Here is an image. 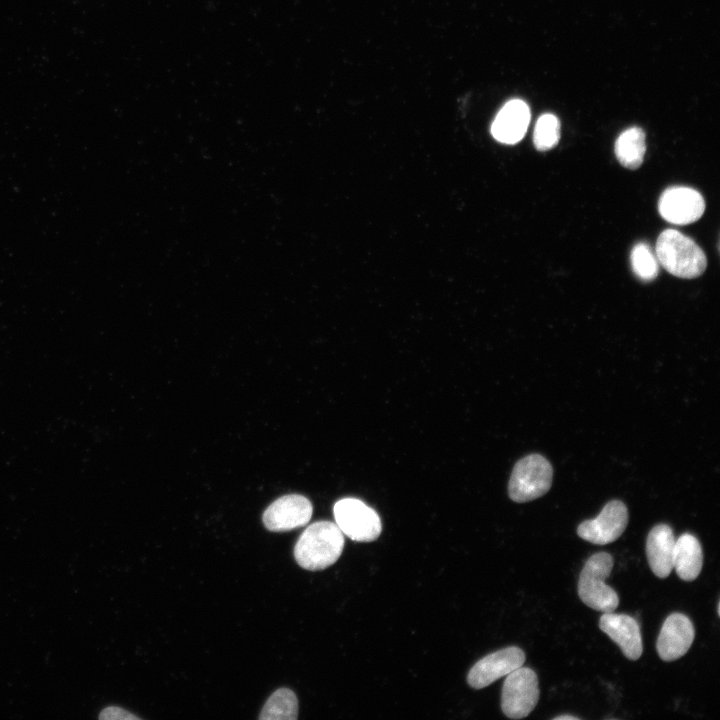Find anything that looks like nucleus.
<instances>
[{
  "label": "nucleus",
  "mask_w": 720,
  "mask_h": 720,
  "mask_svg": "<svg viewBox=\"0 0 720 720\" xmlns=\"http://www.w3.org/2000/svg\"><path fill=\"white\" fill-rule=\"evenodd\" d=\"M344 542L343 533L336 523L314 522L304 530L296 542L294 557L306 570H323L338 560Z\"/></svg>",
  "instance_id": "f257e3e1"
},
{
  "label": "nucleus",
  "mask_w": 720,
  "mask_h": 720,
  "mask_svg": "<svg viewBox=\"0 0 720 720\" xmlns=\"http://www.w3.org/2000/svg\"><path fill=\"white\" fill-rule=\"evenodd\" d=\"M655 252L658 263L676 277H699L707 266L703 250L691 238L674 229L661 232Z\"/></svg>",
  "instance_id": "f03ea898"
},
{
  "label": "nucleus",
  "mask_w": 720,
  "mask_h": 720,
  "mask_svg": "<svg viewBox=\"0 0 720 720\" xmlns=\"http://www.w3.org/2000/svg\"><path fill=\"white\" fill-rule=\"evenodd\" d=\"M613 557L607 552L593 554L585 562L578 580V595L588 607L614 612L619 605L617 592L605 584L613 568Z\"/></svg>",
  "instance_id": "7ed1b4c3"
},
{
  "label": "nucleus",
  "mask_w": 720,
  "mask_h": 720,
  "mask_svg": "<svg viewBox=\"0 0 720 720\" xmlns=\"http://www.w3.org/2000/svg\"><path fill=\"white\" fill-rule=\"evenodd\" d=\"M553 478L550 462L540 454H530L515 464L509 484L511 500L524 503L537 499L548 492Z\"/></svg>",
  "instance_id": "20e7f679"
},
{
  "label": "nucleus",
  "mask_w": 720,
  "mask_h": 720,
  "mask_svg": "<svg viewBox=\"0 0 720 720\" xmlns=\"http://www.w3.org/2000/svg\"><path fill=\"white\" fill-rule=\"evenodd\" d=\"M336 525L344 535L358 542L376 540L382 530L376 511L356 498L337 501L333 508Z\"/></svg>",
  "instance_id": "39448f33"
},
{
  "label": "nucleus",
  "mask_w": 720,
  "mask_h": 720,
  "mask_svg": "<svg viewBox=\"0 0 720 720\" xmlns=\"http://www.w3.org/2000/svg\"><path fill=\"white\" fill-rule=\"evenodd\" d=\"M501 692L503 713L512 719L528 716L539 700L538 678L528 667H519L506 675Z\"/></svg>",
  "instance_id": "423d86ee"
},
{
  "label": "nucleus",
  "mask_w": 720,
  "mask_h": 720,
  "mask_svg": "<svg viewBox=\"0 0 720 720\" xmlns=\"http://www.w3.org/2000/svg\"><path fill=\"white\" fill-rule=\"evenodd\" d=\"M628 524V510L620 500H611L605 504L594 519L579 524L577 534L580 538L597 545L616 541Z\"/></svg>",
  "instance_id": "0eeeda50"
},
{
  "label": "nucleus",
  "mask_w": 720,
  "mask_h": 720,
  "mask_svg": "<svg viewBox=\"0 0 720 720\" xmlns=\"http://www.w3.org/2000/svg\"><path fill=\"white\" fill-rule=\"evenodd\" d=\"M660 215L666 221L685 225L697 221L705 210L703 196L695 189L673 186L666 189L658 202Z\"/></svg>",
  "instance_id": "6e6552de"
},
{
  "label": "nucleus",
  "mask_w": 720,
  "mask_h": 720,
  "mask_svg": "<svg viewBox=\"0 0 720 720\" xmlns=\"http://www.w3.org/2000/svg\"><path fill=\"white\" fill-rule=\"evenodd\" d=\"M524 651L510 646L490 653L474 664L467 675V682L474 689H482L506 676L525 662Z\"/></svg>",
  "instance_id": "1a4fd4ad"
},
{
  "label": "nucleus",
  "mask_w": 720,
  "mask_h": 720,
  "mask_svg": "<svg viewBox=\"0 0 720 720\" xmlns=\"http://www.w3.org/2000/svg\"><path fill=\"white\" fill-rule=\"evenodd\" d=\"M313 507L308 498L299 494L284 495L270 504L263 513V523L272 532H286L306 525Z\"/></svg>",
  "instance_id": "9d476101"
},
{
  "label": "nucleus",
  "mask_w": 720,
  "mask_h": 720,
  "mask_svg": "<svg viewBox=\"0 0 720 720\" xmlns=\"http://www.w3.org/2000/svg\"><path fill=\"white\" fill-rule=\"evenodd\" d=\"M695 637L691 620L682 613H672L664 621L656 648L664 661H674L687 653Z\"/></svg>",
  "instance_id": "9b49d317"
},
{
  "label": "nucleus",
  "mask_w": 720,
  "mask_h": 720,
  "mask_svg": "<svg viewBox=\"0 0 720 720\" xmlns=\"http://www.w3.org/2000/svg\"><path fill=\"white\" fill-rule=\"evenodd\" d=\"M599 628L619 646L626 658H640L643 645L639 623L635 618L626 614L604 612L599 620Z\"/></svg>",
  "instance_id": "f8f14e48"
},
{
  "label": "nucleus",
  "mask_w": 720,
  "mask_h": 720,
  "mask_svg": "<svg viewBox=\"0 0 720 720\" xmlns=\"http://www.w3.org/2000/svg\"><path fill=\"white\" fill-rule=\"evenodd\" d=\"M531 114L529 106L520 99L508 101L496 115L491 133L499 142L515 144L525 135Z\"/></svg>",
  "instance_id": "ddd939ff"
},
{
  "label": "nucleus",
  "mask_w": 720,
  "mask_h": 720,
  "mask_svg": "<svg viewBox=\"0 0 720 720\" xmlns=\"http://www.w3.org/2000/svg\"><path fill=\"white\" fill-rule=\"evenodd\" d=\"M675 538L672 528L664 523L655 525L646 540V555L652 572L666 578L673 569Z\"/></svg>",
  "instance_id": "4468645a"
},
{
  "label": "nucleus",
  "mask_w": 720,
  "mask_h": 720,
  "mask_svg": "<svg viewBox=\"0 0 720 720\" xmlns=\"http://www.w3.org/2000/svg\"><path fill=\"white\" fill-rule=\"evenodd\" d=\"M702 565L703 553L700 542L694 535L683 533L675 540L673 555V568L678 577L684 581H693L700 574Z\"/></svg>",
  "instance_id": "2eb2a0df"
},
{
  "label": "nucleus",
  "mask_w": 720,
  "mask_h": 720,
  "mask_svg": "<svg viewBox=\"0 0 720 720\" xmlns=\"http://www.w3.org/2000/svg\"><path fill=\"white\" fill-rule=\"evenodd\" d=\"M646 152L645 133L640 127L624 130L615 142V156L628 169L641 166Z\"/></svg>",
  "instance_id": "dca6fc26"
},
{
  "label": "nucleus",
  "mask_w": 720,
  "mask_h": 720,
  "mask_svg": "<svg viewBox=\"0 0 720 720\" xmlns=\"http://www.w3.org/2000/svg\"><path fill=\"white\" fill-rule=\"evenodd\" d=\"M298 716V700L288 688L276 690L261 710V720H295Z\"/></svg>",
  "instance_id": "f3484780"
},
{
  "label": "nucleus",
  "mask_w": 720,
  "mask_h": 720,
  "mask_svg": "<svg viewBox=\"0 0 720 720\" xmlns=\"http://www.w3.org/2000/svg\"><path fill=\"white\" fill-rule=\"evenodd\" d=\"M630 260L632 270L639 279L652 281L657 277L659 263L648 244L637 243L631 251Z\"/></svg>",
  "instance_id": "a211bd4d"
},
{
  "label": "nucleus",
  "mask_w": 720,
  "mask_h": 720,
  "mask_svg": "<svg viewBox=\"0 0 720 720\" xmlns=\"http://www.w3.org/2000/svg\"><path fill=\"white\" fill-rule=\"evenodd\" d=\"M560 139L559 119L551 113L541 115L534 128L533 142L539 151H547L554 148Z\"/></svg>",
  "instance_id": "6ab92c4d"
},
{
  "label": "nucleus",
  "mask_w": 720,
  "mask_h": 720,
  "mask_svg": "<svg viewBox=\"0 0 720 720\" xmlns=\"http://www.w3.org/2000/svg\"><path fill=\"white\" fill-rule=\"evenodd\" d=\"M99 718H100V719H110V720H114V719H118V720H122V719H125V720L139 719V717L131 714L130 712H128V711H126V710H124V709H122V708H120V707H116V706H110V707H107V708H105L104 710H102L101 713H100V715H99Z\"/></svg>",
  "instance_id": "aec40b11"
},
{
  "label": "nucleus",
  "mask_w": 720,
  "mask_h": 720,
  "mask_svg": "<svg viewBox=\"0 0 720 720\" xmlns=\"http://www.w3.org/2000/svg\"><path fill=\"white\" fill-rule=\"evenodd\" d=\"M554 719H555V720H563V719H568V720H569V719H573V720H575V719H576V720H577V719H579V718H578V717H576V716H572V715H568V714H566V715H559V716H556V717H555Z\"/></svg>",
  "instance_id": "412c9836"
}]
</instances>
